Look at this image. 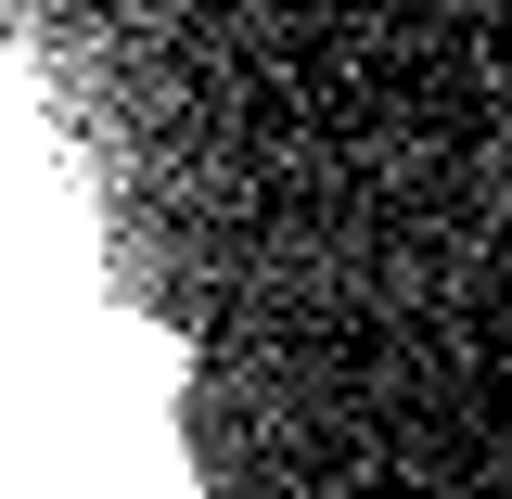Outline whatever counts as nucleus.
Masks as SVG:
<instances>
[{"label": "nucleus", "mask_w": 512, "mask_h": 499, "mask_svg": "<svg viewBox=\"0 0 512 499\" xmlns=\"http://www.w3.org/2000/svg\"><path fill=\"white\" fill-rule=\"evenodd\" d=\"M26 295H39V167H26V128L0 116V333H39Z\"/></svg>", "instance_id": "1"}]
</instances>
